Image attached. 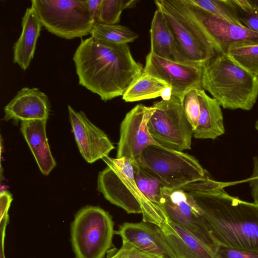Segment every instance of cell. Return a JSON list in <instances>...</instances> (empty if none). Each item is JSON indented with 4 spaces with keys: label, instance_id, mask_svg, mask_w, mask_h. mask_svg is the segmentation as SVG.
Wrapping results in <instances>:
<instances>
[{
    "label": "cell",
    "instance_id": "obj_1",
    "mask_svg": "<svg viewBox=\"0 0 258 258\" xmlns=\"http://www.w3.org/2000/svg\"><path fill=\"white\" fill-rule=\"evenodd\" d=\"M239 182H221L209 177L179 188L192 197L217 244L258 250V204L231 196L224 189Z\"/></svg>",
    "mask_w": 258,
    "mask_h": 258
},
{
    "label": "cell",
    "instance_id": "obj_2",
    "mask_svg": "<svg viewBox=\"0 0 258 258\" xmlns=\"http://www.w3.org/2000/svg\"><path fill=\"white\" fill-rule=\"evenodd\" d=\"M73 60L79 84L104 101L122 96L144 69L127 44H111L91 36L82 39Z\"/></svg>",
    "mask_w": 258,
    "mask_h": 258
},
{
    "label": "cell",
    "instance_id": "obj_3",
    "mask_svg": "<svg viewBox=\"0 0 258 258\" xmlns=\"http://www.w3.org/2000/svg\"><path fill=\"white\" fill-rule=\"evenodd\" d=\"M202 88L224 109L250 110L258 96V76L226 54L217 55L203 67Z\"/></svg>",
    "mask_w": 258,
    "mask_h": 258
},
{
    "label": "cell",
    "instance_id": "obj_4",
    "mask_svg": "<svg viewBox=\"0 0 258 258\" xmlns=\"http://www.w3.org/2000/svg\"><path fill=\"white\" fill-rule=\"evenodd\" d=\"M102 160L107 167L98 174L97 190L107 201L128 214H142L144 222L160 226L167 221L163 211L139 189L132 161L108 156Z\"/></svg>",
    "mask_w": 258,
    "mask_h": 258
},
{
    "label": "cell",
    "instance_id": "obj_5",
    "mask_svg": "<svg viewBox=\"0 0 258 258\" xmlns=\"http://www.w3.org/2000/svg\"><path fill=\"white\" fill-rule=\"evenodd\" d=\"M136 163L169 188L180 187L210 177L195 157L159 145L146 147Z\"/></svg>",
    "mask_w": 258,
    "mask_h": 258
},
{
    "label": "cell",
    "instance_id": "obj_6",
    "mask_svg": "<svg viewBox=\"0 0 258 258\" xmlns=\"http://www.w3.org/2000/svg\"><path fill=\"white\" fill-rule=\"evenodd\" d=\"M113 227L111 215L102 208L88 206L81 209L71 226L75 258H103L112 246Z\"/></svg>",
    "mask_w": 258,
    "mask_h": 258
},
{
    "label": "cell",
    "instance_id": "obj_7",
    "mask_svg": "<svg viewBox=\"0 0 258 258\" xmlns=\"http://www.w3.org/2000/svg\"><path fill=\"white\" fill-rule=\"evenodd\" d=\"M42 26L62 38L87 36L95 23L87 0H31Z\"/></svg>",
    "mask_w": 258,
    "mask_h": 258
},
{
    "label": "cell",
    "instance_id": "obj_8",
    "mask_svg": "<svg viewBox=\"0 0 258 258\" xmlns=\"http://www.w3.org/2000/svg\"><path fill=\"white\" fill-rule=\"evenodd\" d=\"M155 4L162 12L180 51L189 62L204 66L217 55L212 44L177 0H156Z\"/></svg>",
    "mask_w": 258,
    "mask_h": 258
},
{
    "label": "cell",
    "instance_id": "obj_9",
    "mask_svg": "<svg viewBox=\"0 0 258 258\" xmlns=\"http://www.w3.org/2000/svg\"><path fill=\"white\" fill-rule=\"evenodd\" d=\"M148 122L149 132L159 145L183 151L191 149L193 130L184 113L182 101L172 96L170 100L155 102Z\"/></svg>",
    "mask_w": 258,
    "mask_h": 258
},
{
    "label": "cell",
    "instance_id": "obj_10",
    "mask_svg": "<svg viewBox=\"0 0 258 258\" xmlns=\"http://www.w3.org/2000/svg\"><path fill=\"white\" fill-rule=\"evenodd\" d=\"M177 1L212 44L217 55L226 54L232 47L258 44V33L217 17L189 0Z\"/></svg>",
    "mask_w": 258,
    "mask_h": 258
},
{
    "label": "cell",
    "instance_id": "obj_11",
    "mask_svg": "<svg viewBox=\"0 0 258 258\" xmlns=\"http://www.w3.org/2000/svg\"><path fill=\"white\" fill-rule=\"evenodd\" d=\"M160 208L167 220L190 232L213 252L218 244L206 229L201 211L188 192L179 187H162Z\"/></svg>",
    "mask_w": 258,
    "mask_h": 258
},
{
    "label": "cell",
    "instance_id": "obj_12",
    "mask_svg": "<svg viewBox=\"0 0 258 258\" xmlns=\"http://www.w3.org/2000/svg\"><path fill=\"white\" fill-rule=\"evenodd\" d=\"M203 67L198 63L171 61L150 52L146 57L143 72L166 82L172 88V96L182 101L188 91L203 89Z\"/></svg>",
    "mask_w": 258,
    "mask_h": 258
},
{
    "label": "cell",
    "instance_id": "obj_13",
    "mask_svg": "<svg viewBox=\"0 0 258 258\" xmlns=\"http://www.w3.org/2000/svg\"><path fill=\"white\" fill-rule=\"evenodd\" d=\"M154 110L153 106L139 104L126 114L120 126L116 158H125L136 163L146 147L158 145L151 136L147 125Z\"/></svg>",
    "mask_w": 258,
    "mask_h": 258
},
{
    "label": "cell",
    "instance_id": "obj_14",
    "mask_svg": "<svg viewBox=\"0 0 258 258\" xmlns=\"http://www.w3.org/2000/svg\"><path fill=\"white\" fill-rule=\"evenodd\" d=\"M70 122L79 150L89 163L108 156L114 147L107 135L94 125L85 113L68 105Z\"/></svg>",
    "mask_w": 258,
    "mask_h": 258
},
{
    "label": "cell",
    "instance_id": "obj_15",
    "mask_svg": "<svg viewBox=\"0 0 258 258\" xmlns=\"http://www.w3.org/2000/svg\"><path fill=\"white\" fill-rule=\"evenodd\" d=\"M115 233L120 236L122 243L132 245L145 253L158 258H175L155 225L144 221L125 222Z\"/></svg>",
    "mask_w": 258,
    "mask_h": 258
},
{
    "label": "cell",
    "instance_id": "obj_16",
    "mask_svg": "<svg viewBox=\"0 0 258 258\" xmlns=\"http://www.w3.org/2000/svg\"><path fill=\"white\" fill-rule=\"evenodd\" d=\"M50 108L48 96L37 88L24 87L4 107V119L19 121L47 119Z\"/></svg>",
    "mask_w": 258,
    "mask_h": 258
},
{
    "label": "cell",
    "instance_id": "obj_17",
    "mask_svg": "<svg viewBox=\"0 0 258 258\" xmlns=\"http://www.w3.org/2000/svg\"><path fill=\"white\" fill-rule=\"evenodd\" d=\"M156 227L175 258H215L205 244L177 224L168 220Z\"/></svg>",
    "mask_w": 258,
    "mask_h": 258
},
{
    "label": "cell",
    "instance_id": "obj_18",
    "mask_svg": "<svg viewBox=\"0 0 258 258\" xmlns=\"http://www.w3.org/2000/svg\"><path fill=\"white\" fill-rule=\"evenodd\" d=\"M47 120L23 121L20 128L40 171L44 175H48L56 165L46 137Z\"/></svg>",
    "mask_w": 258,
    "mask_h": 258
},
{
    "label": "cell",
    "instance_id": "obj_19",
    "mask_svg": "<svg viewBox=\"0 0 258 258\" xmlns=\"http://www.w3.org/2000/svg\"><path fill=\"white\" fill-rule=\"evenodd\" d=\"M42 26L36 11L27 8L22 19V32L13 46V61L25 71L33 58Z\"/></svg>",
    "mask_w": 258,
    "mask_h": 258
},
{
    "label": "cell",
    "instance_id": "obj_20",
    "mask_svg": "<svg viewBox=\"0 0 258 258\" xmlns=\"http://www.w3.org/2000/svg\"><path fill=\"white\" fill-rule=\"evenodd\" d=\"M150 33V52L171 61L192 63L189 62L182 54L162 12L158 8L152 19Z\"/></svg>",
    "mask_w": 258,
    "mask_h": 258
},
{
    "label": "cell",
    "instance_id": "obj_21",
    "mask_svg": "<svg viewBox=\"0 0 258 258\" xmlns=\"http://www.w3.org/2000/svg\"><path fill=\"white\" fill-rule=\"evenodd\" d=\"M198 95L200 113L193 136L197 139H216L225 133L221 105L203 89H198Z\"/></svg>",
    "mask_w": 258,
    "mask_h": 258
},
{
    "label": "cell",
    "instance_id": "obj_22",
    "mask_svg": "<svg viewBox=\"0 0 258 258\" xmlns=\"http://www.w3.org/2000/svg\"><path fill=\"white\" fill-rule=\"evenodd\" d=\"M169 86L164 81L144 72L124 92L122 99L135 102L160 97L163 90Z\"/></svg>",
    "mask_w": 258,
    "mask_h": 258
},
{
    "label": "cell",
    "instance_id": "obj_23",
    "mask_svg": "<svg viewBox=\"0 0 258 258\" xmlns=\"http://www.w3.org/2000/svg\"><path fill=\"white\" fill-rule=\"evenodd\" d=\"M90 34L99 41L114 44L133 42L138 35L129 28L120 25H105L95 22Z\"/></svg>",
    "mask_w": 258,
    "mask_h": 258
},
{
    "label": "cell",
    "instance_id": "obj_24",
    "mask_svg": "<svg viewBox=\"0 0 258 258\" xmlns=\"http://www.w3.org/2000/svg\"><path fill=\"white\" fill-rule=\"evenodd\" d=\"M133 164L134 178L139 189L148 200L160 209L161 189L165 186L151 172L136 163Z\"/></svg>",
    "mask_w": 258,
    "mask_h": 258
},
{
    "label": "cell",
    "instance_id": "obj_25",
    "mask_svg": "<svg viewBox=\"0 0 258 258\" xmlns=\"http://www.w3.org/2000/svg\"><path fill=\"white\" fill-rule=\"evenodd\" d=\"M137 1L126 0H101L95 22L105 25H116L120 21L122 12L135 7Z\"/></svg>",
    "mask_w": 258,
    "mask_h": 258
},
{
    "label": "cell",
    "instance_id": "obj_26",
    "mask_svg": "<svg viewBox=\"0 0 258 258\" xmlns=\"http://www.w3.org/2000/svg\"><path fill=\"white\" fill-rule=\"evenodd\" d=\"M226 54L239 66L258 76V44L232 47Z\"/></svg>",
    "mask_w": 258,
    "mask_h": 258
},
{
    "label": "cell",
    "instance_id": "obj_27",
    "mask_svg": "<svg viewBox=\"0 0 258 258\" xmlns=\"http://www.w3.org/2000/svg\"><path fill=\"white\" fill-rule=\"evenodd\" d=\"M203 10L234 24L243 26L231 0H189Z\"/></svg>",
    "mask_w": 258,
    "mask_h": 258
},
{
    "label": "cell",
    "instance_id": "obj_28",
    "mask_svg": "<svg viewBox=\"0 0 258 258\" xmlns=\"http://www.w3.org/2000/svg\"><path fill=\"white\" fill-rule=\"evenodd\" d=\"M242 25L258 33V4L256 1L231 0Z\"/></svg>",
    "mask_w": 258,
    "mask_h": 258
},
{
    "label": "cell",
    "instance_id": "obj_29",
    "mask_svg": "<svg viewBox=\"0 0 258 258\" xmlns=\"http://www.w3.org/2000/svg\"><path fill=\"white\" fill-rule=\"evenodd\" d=\"M198 90L192 89L187 92L182 101L184 113L192 126L193 132L197 126L200 113Z\"/></svg>",
    "mask_w": 258,
    "mask_h": 258
},
{
    "label": "cell",
    "instance_id": "obj_30",
    "mask_svg": "<svg viewBox=\"0 0 258 258\" xmlns=\"http://www.w3.org/2000/svg\"><path fill=\"white\" fill-rule=\"evenodd\" d=\"M215 258H258V250L233 248L218 244L213 252Z\"/></svg>",
    "mask_w": 258,
    "mask_h": 258
},
{
    "label": "cell",
    "instance_id": "obj_31",
    "mask_svg": "<svg viewBox=\"0 0 258 258\" xmlns=\"http://www.w3.org/2000/svg\"><path fill=\"white\" fill-rule=\"evenodd\" d=\"M108 258H158L145 253L132 245L122 243L120 248Z\"/></svg>",
    "mask_w": 258,
    "mask_h": 258
},
{
    "label": "cell",
    "instance_id": "obj_32",
    "mask_svg": "<svg viewBox=\"0 0 258 258\" xmlns=\"http://www.w3.org/2000/svg\"><path fill=\"white\" fill-rule=\"evenodd\" d=\"M13 200L11 193L7 190H4L1 193V219L8 217V210L11 203Z\"/></svg>",
    "mask_w": 258,
    "mask_h": 258
},
{
    "label": "cell",
    "instance_id": "obj_33",
    "mask_svg": "<svg viewBox=\"0 0 258 258\" xmlns=\"http://www.w3.org/2000/svg\"><path fill=\"white\" fill-rule=\"evenodd\" d=\"M101 2V0H87L91 17L95 21Z\"/></svg>",
    "mask_w": 258,
    "mask_h": 258
},
{
    "label": "cell",
    "instance_id": "obj_34",
    "mask_svg": "<svg viewBox=\"0 0 258 258\" xmlns=\"http://www.w3.org/2000/svg\"><path fill=\"white\" fill-rule=\"evenodd\" d=\"M172 95V88L170 86H168L163 90L161 93L160 97L162 100L168 101L171 99Z\"/></svg>",
    "mask_w": 258,
    "mask_h": 258
},
{
    "label": "cell",
    "instance_id": "obj_35",
    "mask_svg": "<svg viewBox=\"0 0 258 258\" xmlns=\"http://www.w3.org/2000/svg\"><path fill=\"white\" fill-rule=\"evenodd\" d=\"M255 127L256 130L258 131V119L257 120V121L255 122Z\"/></svg>",
    "mask_w": 258,
    "mask_h": 258
},
{
    "label": "cell",
    "instance_id": "obj_36",
    "mask_svg": "<svg viewBox=\"0 0 258 258\" xmlns=\"http://www.w3.org/2000/svg\"><path fill=\"white\" fill-rule=\"evenodd\" d=\"M256 2L257 3V4H258V1H256Z\"/></svg>",
    "mask_w": 258,
    "mask_h": 258
},
{
    "label": "cell",
    "instance_id": "obj_37",
    "mask_svg": "<svg viewBox=\"0 0 258 258\" xmlns=\"http://www.w3.org/2000/svg\"></svg>",
    "mask_w": 258,
    "mask_h": 258
}]
</instances>
